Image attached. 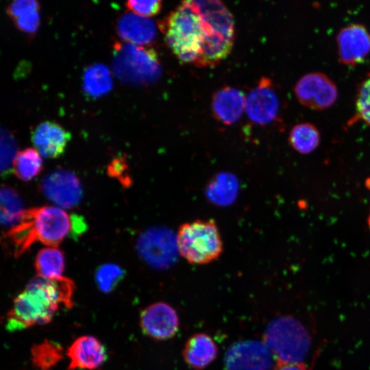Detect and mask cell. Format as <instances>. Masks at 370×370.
I'll use <instances>...</instances> for the list:
<instances>
[{
  "instance_id": "obj_33",
  "label": "cell",
  "mask_w": 370,
  "mask_h": 370,
  "mask_svg": "<svg viewBox=\"0 0 370 370\" xmlns=\"http://www.w3.org/2000/svg\"><path fill=\"white\" fill-rule=\"evenodd\" d=\"M366 186L367 187V188L369 190H370V177L367 179V180L366 181ZM368 225H369V227L370 229V213H369V215L368 217Z\"/></svg>"
},
{
  "instance_id": "obj_28",
  "label": "cell",
  "mask_w": 370,
  "mask_h": 370,
  "mask_svg": "<svg viewBox=\"0 0 370 370\" xmlns=\"http://www.w3.org/2000/svg\"><path fill=\"white\" fill-rule=\"evenodd\" d=\"M125 5L131 12L145 17L157 14L161 10L162 1H135L130 0Z\"/></svg>"
},
{
  "instance_id": "obj_23",
  "label": "cell",
  "mask_w": 370,
  "mask_h": 370,
  "mask_svg": "<svg viewBox=\"0 0 370 370\" xmlns=\"http://www.w3.org/2000/svg\"><path fill=\"white\" fill-rule=\"evenodd\" d=\"M31 356L37 370H51L62 359L63 349L53 341L45 340L32 347Z\"/></svg>"
},
{
  "instance_id": "obj_19",
  "label": "cell",
  "mask_w": 370,
  "mask_h": 370,
  "mask_svg": "<svg viewBox=\"0 0 370 370\" xmlns=\"http://www.w3.org/2000/svg\"><path fill=\"white\" fill-rule=\"evenodd\" d=\"M82 82L84 92L93 98L108 93L113 84L110 69L101 63L88 66L83 73Z\"/></svg>"
},
{
  "instance_id": "obj_27",
  "label": "cell",
  "mask_w": 370,
  "mask_h": 370,
  "mask_svg": "<svg viewBox=\"0 0 370 370\" xmlns=\"http://www.w3.org/2000/svg\"><path fill=\"white\" fill-rule=\"evenodd\" d=\"M355 104L356 114L352 121L361 119L370 125V72L358 86Z\"/></svg>"
},
{
  "instance_id": "obj_3",
  "label": "cell",
  "mask_w": 370,
  "mask_h": 370,
  "mask_svg": "<svg viewBox=\"0 0 370 370\" xmlns=\"http://www.w3.org/2000/svg\"><path fill=\"white\" fill-rule=\"evenodd\" d=\"M164 40L182 63L198 60L206 38L207 27L195 1H185L160 23Z\"/></svg>"
},
{
  "instance_id": "obj_7",
  "label": "cell",
  "mask_w": 370,
  "mask_h": 370,
  "mask_svg": "<svg viewBox=\"0 0 370 370\" xmlns=\"http://www.w3.org/2000/svg\"><path fill=\"white\" fill-rule=\"evenodd\" d=\"M295 93L302 105L315 110L329 108L338 97L334 82L321 72H310L301 77L295 86Z\"/></svg>"
},
{
  "instance_id": "obj_14",
  "label": "cell",
  "mask_w": 370,
  "mask_h": 370,
  "mask_svg": "<svg viewBox=\"0 0 370 370\" xmlns=\"http://www.w3.org/2000/svg\"><path fill=\"white\" fill-rule=\"evenodd\" d=\"M71 133L57 123L45 121L38 123L31 132L34 147L45 158L61 156L71 140Z\"/></svg>"
},
{
  "instance_id": "obj_4",
  "label": "cell",
  "mask_w": 370,
  "mask_h": 370,
  "mask_svg": "<svg viewBox=\"0 0 370 370\" xmlns=\"http://www.w3.org/2000/svg\"><path fill=\"white\" fill-rule=\"evenodd\" d=\"M175 242L180 255L193 264L212 262L223 251L221 235L213 219H197L181 224Z\"/></svg>"
},
{
  "instance_id": "obj_1",
  "label": "cell",
  "mask_w": 370,
  "mask_h": 370,
  "mask_svg": "<svg viewBox=\"0 0 370 370\" xmlns=\"http://www.w3.org/2000/svg\"><path fill=\"white\" fill-rule=\"evenodd\" d=\"M74 290V282L66 277H34L14 298L5 315L6 329L12 332L49 323L60 306L73 307Z\"/></svg>"
},
{
  "instance_id": "obj_13",
  "label": "cell",
  "mask_w": 370,
  "mask_h": 370,
  "mask_svg": "<svg viewBox=\"0 0 370 370\" xmlns=\"http://www.w3.org/2000/svg\"><path fill=\"white\" fill-rule=\"evenodd\" d=\"M68 370H94L106 362L107 352L101 341L93 336L77 338L68 348Z\"/></svg>"
},
{
  "instance_id": "obj_15",
  "label": "cell",
  "mask_w": 370,
  "mask_h": 370,
  "mask_svg": "<svg viewBox=\"0 0 370 370\" xmlns=\"http://www.w3.org/2000/svg\"><path fill=\"white\" fill-rule=\"evenodd\" d=\"M116 29L123 40L136 45L151 43L156 34V25L152 20L132 12H127L120 16Z\"/></svg>"
},
{
  "instance_id": "obj_11",
  "label": "cell",
  "mask_w": 370,
  "mask_h": 370,
  "mask_svg": "<svg viewBox=\"0 0 370 370\" xmlns=\"http://www.w3.org/2000/svg\"><path fill=\"white\" fill-rule=\"evenodd\" d=\"M245 109L249 119L259 125H267L277 117L280 102L271 80L262 77L246 97Z\"/></svg>"
},
{
  "instance_id": "obj_6",
  "label": "cell",
  "mask_w": 370,
  "mask_h": 370,
  "mask_svg": "<svg viewBox=\"0 0 370 370\" xmlns=\"http://www.w3.org/2000/svg\"><path fill=\"white\" fill-rule=\"evenodd\" d=\"M264 343L277 362H301L307 349L308 338L301 326L292 318L280 317L266 328Z\"/></svg>"
},
{
  "instance_id": "obj_24",
  "label": "cell",
  "mask_w": 370,
  "mask_h": 370,
  "mask_svg": "<svg viewBox=\"0 0 370 370\" xmlns=\"http://www.w3.org/2000/svg\"><path fill=\"white\" fill-rule=\"evenodd\" d=\"M42 169L40 154L36 149L26 148L17 153L14 162L13 171L23 181H29Z\"/></svg>"
},
{
  "instance_id": "obj_16",
  "label": "cell",
  "mask_w": 370,
  "mask_h": 370,
  "mask_svg": "<svg viewBox=\"0 0 370 370\" xmlns=\"http://www.w3.org/2000/svg\"><path fill=\"white\" fill-rule=\"evenodd\" d=\"M244 92L237 88L225 86L217 90L212 100L214 116L226 125L236 122L245 108Z\"/></svg>"
},
{
  "instance_id": "obj_9",
  "label": "cell",
  "mask_w": 370,
  "mask_h": 370,
  "mask_svg": "<svg viewBox=\"0 0 370 370\" xmlns=\"http://www.w3.org/2000/svg\"><path fill=\"white\" fill-rule=\"evenodd\" d=\"M272 355L264 342L240 341L228 349L225 367L227 370H269Z\"/></svg>"
},
{
  "instance_id": "obj_8",
  "label": "cell",
  "mask_w": 370,
  "mask_h": 370,
  "mask_svg": "<svg viewBox=\"0 0 370 370\" xmlns=\"http://www.w3.org/2000/svg\"><path fill=\"white\" fill-rule=\"evenodd\" d=\"M40 189L51 202L63 208H73L82 197V188L76 175L58 169L47 174L40 183Z\"/></svg>"
},
{
  "instance_id": "obj_21",
  "label": "cell",
  "mask_w": 370,
  "mask_h": 370,
  "mask_svg": "<svg viewBox=\"0 0 370 370\" xmlns=\"http://www.w3.org/2000/svg\"><path fill=\"white\" fill-rule=\"evenodd\" d=\"M321 136L317 127L310 123L295 125L290 131L288 142L301 154L314 151L320 143Z\"/></svg>"
},
{
  "instance_id": "obj_30",
  "label": "cell",
  "mask_w": 370,
  "mask_h": 370,
  "mask_svg": "<svg viewBox=\"0 0 370 370\" xmlns=\"http://www.w3.org/2000/svg\"><path fill=\"white\" fill-rule=\"evenodd\" d=\"M110 176L117 178L124 186H129L131 180L127 174V166L125 159L122 157H117L113 159L108 168Z\"/></svg>"
},
{
  "instance_id": "obj_18",
  "label": "cell",
  "mask_w": 370,
  "mask_h": 370,
  "mask_svg": "<svg viewBox=\"0 0 370 370\" xmlns=\"http://www.w3.org/2000/svg\"><path fill=\"white\" fill-rule=\"evenodd\" d=\"M167 236L159 228L149 229L138 238L136 248L140 256L153 267L163 266L168 260Z\"/></svg>"
},
{
  "instance_id": "obj_26",
  "label": "cell",
  "mask_w": 370,
  "mask_h": 370,
  "mask_svg": "<svg viewBox=\"0 0 370 370\" xmlns=\"http://www.w3.org/2000/svg\"><path fill=\"white\" fill-rule=\"evenodd\" d=\"M14 136L6 130L1 132V173L5 177L13 171V162L18 152Z\"/></svg>"
},
{
  "instance_id": "obj_17",
  "label": "cell",
  "mask_w": 370,
  "mask_h": 370,
  "mask_svg": "<svg viewBox=\"0 0 370 370\" xmlns=\"http://www.w3.org/2000/svg\"><path fill=\"white\" fill-rule=\"evenodd\" d=\"M217 353L218 348L213 339L205 333H198L188 339L182 356L189 367L201 370L216 359Z\"/></svg>"
},
{
  "instance_id": "obj_10",
  "label": "cell",
  "mask_w": 370,
  "mask_h": 370,
  "mask_svg": "<svg viewBox=\"0 0 370 370\" xmlns=\"http://www.w3.org/2000/svg\"><path fill=\"white\" fill-rule=\"evenodd\" d=\"M143 333L158 341L173 338L179 330L180 321L175 309L165 302H156L146 307L140 315Z\"/></svg>"
},
{
  "instance_id": "obj_5",
  "label": "cell",
  "mask_w": 370,
  "mask_h": 370,
  "mask_svg": "<svg viewBox=\"0 0 370 370\" xmlns=\"http://www.w3.org/2000/svg\"><path fill=\"white\" fill-rule=\"evenodd\" d=\"M112 69L121 82L134 85L156 82L162 71L153 49L129 42L114 43Z\"/></svg>"
},
{
  "instance_id": "obj_22",
  "label": "cell",
  "mask_w": 370,
  "mask_h": 370,
  "mask_svg": "<svg viewBox=\"0 0 370 370\" xmlns=\"http://www.w3.org/2000/svg\"><path fill=\"white\" fill-rule=\"evenodd\" d=\"M0 220L3 226L14 227L24 213L22 201L17 192L7 186L1 188Z\"/></svg>"
},
{
  "instance_id": "obj_20",
  "label": "cell",
  "mask_w": 370,
  "mask_h": 370,
  "mask_svg": "<svg viewBox=\"0 0 370 370\" xmlns=\"http://www.w3.org/2000/svg\"><path fill=\"white\" fill-rule=\"evenodd\" d=\"M34 265L38 275L49 279L59 278L62 277L64 270V256L58 247H46L37 254Z\"/></svg>"
},
{
  "instance_id": "obj_29",
  "label": "cell",
  "mask_w": 370,
  "mask_h": 370,
  "mask_svg": "<svg viewBox=\"0 0 370 370\" xmlns=\"http://www.w3.org/2000/svg\"><path fill=\"white\" fill-rule=\"evenodd\" d=\"M13 21L19 30L24 33L33 34L37 31L40 23L39 10L26 12Z\"/></svg>"
},
{
  "instance_id": "obj_31",
  "label": "cell",
  "mask_w": 370,
  "mask_h": 370,
  "mask_svg": "<svg viewBox=\"0 0 370 370\" xmlns=\"http://www.w3.org/2000/svg\"><path fill=\"white\" fill-rule=\"evenodd\" d=\"M39 3L36 0H15L7 7V14L14 19L21 14L32 10H39Z\"/></svg>"
},
{
  "instance_id": "obj_32",
  "label": "cell",
  "mask_w": 370,
  "mask_h": 370,
  "mask_svg": "<svg viewBox=\"0 0 370 370\" xmlns=\"http://www.w3.org/2000/svg\"><path fill=\"white\" fill-rule=\"evenodd\" d=\"M274 370H306V368L301 362H277Z\"/></svg>"
},
{
  "instance_id": "obj_2",
  "label": "cell",
  "mask_w": 370,
  "mask_h": 370,
  "mask_svg": "<svg viewBox=\"0 0 370 370\" xmlns=\"http://www.w3.org/2000/svg\"><path fill=\"white\" fill-rule=\"evenodd\" d=\"M72 217L53 206L25 210L20 222L3 236L5 245L14 257H19L34 243L57 247L72 234Z\"/></svg>"
},
{
  "instance_id": "obj_12",
  "label": "cell",
  "mask_w": 370,
  "mask_h": 370,
  "mask_svg": "<svg viewBox=\"0 0 370 370\" xmlns=\"http://www.w3.org/2000/svg\"><path fill=\"white\" fill-rule=\"evenodd\" d=\"M336 42L341 63L354 66L361 63L370 53V32L361 24H352L342 28Z\"/></svg>"
},
{
  "instance_id": "obj_25",
  "label": "cell",
  "mask_w": 370,
  "mask_h": 370,
  "mask_svg": "<svg viewBox=\"0 0 370 370\" xmlns=\"http://www.w3.org/2000/svg\"><path fill=\"white\" fill-rule=\"evenodd\" d=\"M125 275L123 269L116 264L100 265L95 271V281L99 289L105 293L114 291Z\"/></svg>"
}]
</instances>
